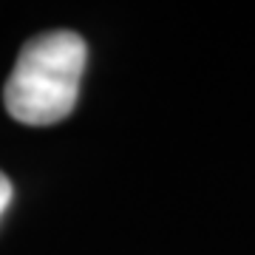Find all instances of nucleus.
I'll return each instance as SVG.
<instances>
[{
  "label": "nucleus",
  "instance_id": "obj_1",
  "mask_svg": "<svg viewBox=\"0 0 255 255\" xmlns=\"http://www.w3.org/2000/svg\"><path fill=\"white\" fill-rule=\"evenodd\" d=\"M85 40L74 31H46L20 48L3 102L23 125H54L77 105L85 71Z\"/></svg>",
  "mask_w": 255,
  "mask_h": 255
},
{
  "label": "nucleus",
  "instance_id": "obj_2",
  "mask_svg": "<svg viewBox=\"0 0 255 255\" xmlns=\"http://www.w3.org/2000/svg\"><path fill=\"white\" fill-rule=\"evenodd\" d=\"M9 201H11V182L6 179V173H0V216L6 213Z\"/></svg>",
  "mask_w": 255,
  "mask_h": 255
}]
</instances>
